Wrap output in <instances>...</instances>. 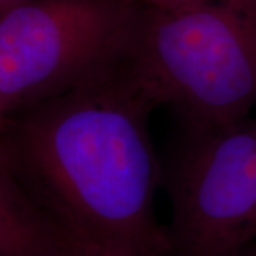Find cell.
<instances>
[{
  "label": "cell",
  "mask_w": 256,
  "mask_h": 256,
  "mask_svg": "<svg viewBox=\"0 0 256 256\" xmlns=\"http://www.w3.org/2000/svg\"><path fill=\"white\" fill-rule=\"evenodd\" d=\"M154 108L122 62L10 112L0 172L68 242L107 256H170L154 210L162 184L148 130Z\"/></svg>",
  "instance_id": "1"
},
{
  "label": "cell",
  "mask_w": 256,
  "mask_h": 256,
  "mask_svg": "<svg viewBox=\"0 0 256 256\" xmlns=\"http://www.w3.org/2000/svg\"><path fill=\"white\" fill-rule=\"evenodd\" d=\"M124 66L146 100L172 106L185 128L245 118L256 107V0L142 6Z\"/></svg>",
  "instance_id": "2"
},
{
  "label": "cell",
  "mask_w": 256,
  "mask_h": 256,
  "mask_svg": "<svg viewBox=\"0 0 256 256\" xmlns=\"http://www.w3.org/2000/svg\"><path fill=\"white\" fill-rule=\"evenodd\" d=\"M136 0H24L0 10V96L6 114L70 92L127 58Z\"/></svg>",
  "instance_id": "3"
},
{
  "label": "cell",
  "mask_w": 256,
  "mask_h": 256,
  "mask_svg": "<svg viewBox=\"0 0 256 256\" xmlns=\"http://www.w3.org/2000/svg\"><path fill=\"white\" fill-rule=\"evenodd\" d=\"M170 256H230L256 238V118L185 128L162 172Z\"/></svg>",
  "instance_id": "4"
},
{
  "label": "cell",
  "mask_w": 256,
  "mask_h": 256,
  "mask_svg": "<svg viewBox=\"0 0 256 256\" xmlns=\"http://www.w3.org/2000/svg\"><path fill=\"white\" fill-rule=\"evenodd\" d=\"M66 239L0 172V256H62Z\"/></svg>",
  "instance_id": "5"
},
{
  "label": "cell",
  "mask_w": 256,
  "mask_h": 256,
  "mask_svg": "<svg viewBox=\"0 0 256 256\" xmlns=\"http://www.w3.org/2000/svg\"><path fill=\"white\" fill-rule=\"evenodd\" d=\"M137 3L146 6V8H154L161 10H172L185 8L194 3H198L201 0H136Z\"/></svg>",
  "instance_id": "6"
},
{
  "label": "cell",
  "mask_w": 256,
  "mask_h": 256,
  "mask_svg": "<svg viewBox=\"0 0 256 256\" xmlns=\"http://www.w3.org/2000/svg\"><path fill=\"white\" fill-rule=\"evenodd\" d=\"M62 256H107L104 254H100L97 250H92V249H88V248L82 246V245H77L74 242H68L66 240L63 248V252H62Z\"/></svg>",
  "instance_id": "7"
},
{
  "label": "cell",
  "mask_w": 256,
  "mask_h": 256,
  "mask_svg": "<svg viewBox=\"0 0 256 256\" xmlns=\"http://www.w3.org/2000/svg\"><path fill=\"white\" fill-rule=\"evenodd\" d=\"M230 256H256V238L252 239L250 242H248L245 246L238 249L235 254Z\"/></svg>",
  "instance_id": "8"
},
{
  "label": "cell",
  "mask_w": 256,
  "mask_h": 256,
  "mask_svg": "<svg viewBox=\"0 0 256 256\" xmlns=\"http://www.w3.org/2000/svg\"><path fill=\"white\" fill-rule=\"evenodd\" d=\"M22 2H24V0H0V10L9 9V8L14 6V4H18Z\"/></svg>",
  "instance_id": "9"
},
{
  "label": "cell",
  "mask_w": 256,
  "mask_h": 256,
  "mask_svg": "<svg viewBox=\"0 0 256 256\" xmlns=\"http://www.w3.org/2000/svg\"><path fill=\"white\" fill-rule=\"evenodd\" d=\"M6 117H8V114H6V111H4L3 101H2V96H0V130H2V127H3L4 122H6Z\"/></svg>",
  "instance_id": "10"
}]
</instances>
